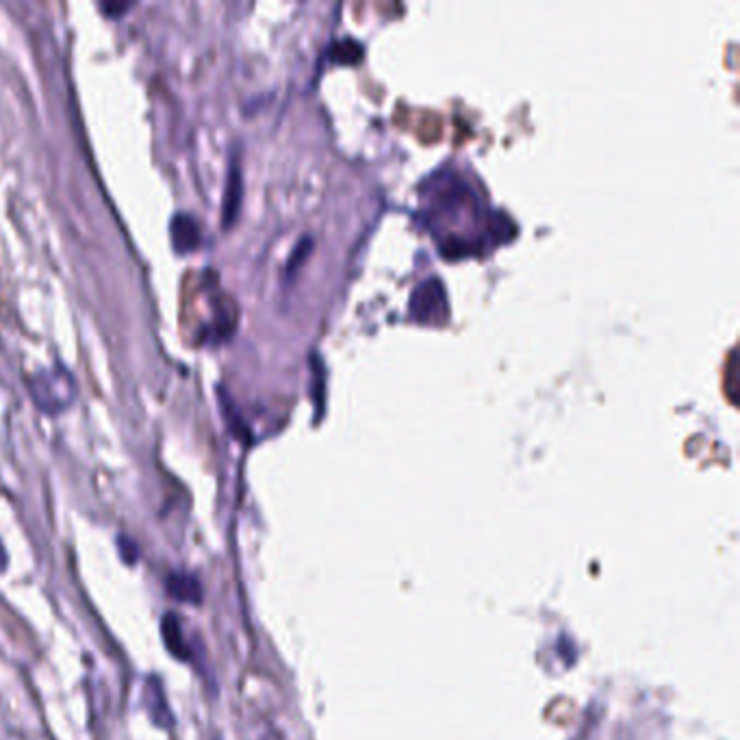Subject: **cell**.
<instances>
[{
  "label": "cell",
  "instance_id": "obj_5",
  "mask_svg": "<svg viewBox=\"0 0 740 740\" xmlns=\"http://www.w3.org/2000/svg\"><path fill=\"white\" fill-rule=\"evenodd\" d=\"M161 634H163L165 647H168V652L176 660H191V647L185 639L183 623L174 615V612H165V617L161 621Z\"/></svg>",
  "mask_w": 740,
  "mask_h": 740
},
{
  "label": "cell",
  "instance_id": "obj_12",
  "mask_svg": "<svg viewBox=\"0 0 740 740\" xmlns=\"http://www.w3.org/2000/svg\"><path fill=\"white\" fill-rule=\"evenodd\" d=\"M7 567V554H5V547L0 545V571H5Z\"/></svg>",
  "mask_w": 740,
  "mask_h": 740
},
{
  "label": "cell",
  "instance_id": "obj_10",
  "mask_svg": "<svg viewBox=\"0 0 740 740\" xmlns=\"http://www.w3.org/2000/svg\"><path fill=\"white\" fill-rule=\"evenodd\" d=\"M311 246H313V241H311V237H304V239L300 241V244L296 246V250H293V254H291V257H289V270H293V267H296V265H300V263H302V259H304V254H309Z\"/></svg>",
  "mask_w": 740,
  "mask_h": 740
},
{
  "label": "cell",
  "instance_id": "obj_2",
  "mask_svg": "<svg viewBox=\"0 0 740 740\" xmlns=\"http://www.w3.org/2000/svg\"><path fill=\"white\" fill-rule=\"evenodd\" d=\"M408 315L411 320L419 324H430V326H441L450 320V302H448V291H445L443 283L437 278H426L415 287L411 304H408Z\"/></svg>",
  "mask_w": 740,
  "mask_h": 740
},
{
  "label": "cell",
  "instance_id": "obj_8",
  "mask_svg": "<svg viewBox=\"0 0 740 740\" xmlns=\"http://www.w3.org/2000/svg\"><path fill=\"white\" fill-rule=\"evenodd\" d=\"M311 361H313V382H315V385H313V398L315 400L313 402L317 406V413H320L322 406H324V398H326V369H324L322 361L317 359V354L311 356Z\"/></svg>",
  "mask_w": 740,
  "mask_h": 740
},
{
  "label": "cell",
  "instance_id": "obj_7",
  "mask_svg": "<svg viewBox=\"0 0 740 740\" xmlns=\"http://www.w3.org/2000/svg\"><path fill=\"white\" fill-rule=\"evenodd\" d=\"M241 198H244V178H241L239 159H233L231 163V174H228V185H226V196H224V226L228 228L239 213Z\"/></svg>",
  "mask_w": 740,
  "mask_h": 740
},
{
  "label": "cell",
  "instance_id": "obj_9",
  "mask_svg": "<svg viewBox=\"0 0 740 740\" xmlns=\"http://www.w3.org/2000/svg\"><path fill=\"white\" fill-rule=\"evenodd\" d=\"M118 552H120V558L124 560L126 565H135L137 558H139V547L135 541H131L129 537H118Z\"/></svg>",
  "mask_w": 740,
  "mask_h": 740
},
{
  "label": "cell",
  "instance_id": "obj_4",
  "mask_svg": "<svg viewBox=\"0 0 740 740\" xmlns=\"http://www.w3.org/2000/svg\"><path fill=\"white\" fill-rule=\"evenodd\" d=\"M170 235H172V244L176 252L185 254V252L200 248L202 233H200L198 222L191 218V215H185V213L176 215L170 226Z\"/></svg>",
  "mask_w": 740,
  "mask_h": 740
},
{
  "label": "cell",
  "instance_id": "obj_3",
  "mask_svg": "<svg viewBox=\"0 0 740 740\" xmlns=\"http://www.w3.org/2000/svg\"><path fill=\"white\" fill-rule=\"evenodd\" d=\"M142 701H144V708L148 712V717L152 719V723L159 725L161 730H170V727L174 725V714L168 706V699H165V691H163L161 680L148 678V682L144 686Z\"/></svg>",
  "mask_w": 740,
  "mask_h": 740
},
{
  "label": "cell",
  "instance_id": "obj_11",
  "mask_svg": "<svg viewBox=\"0 0 740 740\" xmlns=\"http://www.w3.org/2000/svg\"><path fill=\"white\" fill-rule=\"evenodd\" d=\"M131 5H105V7H102V9H105L107 11V14H113V11H118V14H122V11H126V9H129Z\"/></svg>",
  "mask_w": 740,
  "mask_h": 740
},
{
  "label": "cell",
  "instance_id": "obj_6",
  "mask_svg": "<svg viewBox=\"0 0 740 740\" xmlns=\"http://www.w3.org/2000/svg\"><path fill=\"white\" fill-rule=\"evenodd\" d=\"M165 589L176 599V602L183 604H202V584L198 582L196 576L185 571H174L165 580Z\"/></svg>",
  "mask_w": 740,
  "mask_h": 740
},
{
  "label": "cell",
  "instance_id": "obj_1",
  "mask_svg": "<svg viewBox=\"0 0 740 740\" xmlns=\"http://www.w3.org/2000/svg\"><path fill=\"white\" fill-rule=\"evenodd\" d=\"M29 389L35 406L46 415L63 413L76 398V382L66 367L40 369L31 376Z\"/></svg>",
  "mask_w": 740,
  "mask_h": 740
}]
</instances>
